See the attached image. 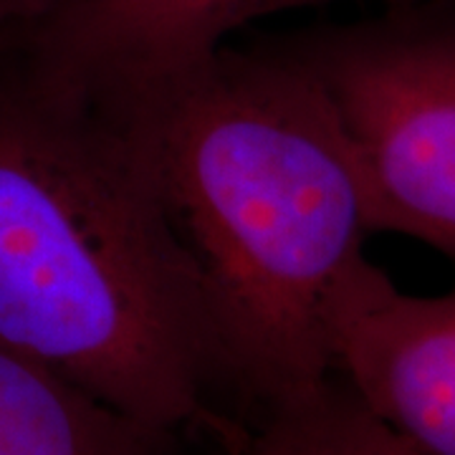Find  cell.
Segmentation results:
<instances>
[{
  "label": "cell",
  "instance_id": "1",
  "mask_svg": "<svg viewBox=\"0 0 455 455\" xmlns=\"http://www.w3.org/2000/svg\"><path fill=\"white\" fill-rule=\"evenodd\" d=\"M0 347L147 425L245 433L205 289L130 116L0 36Z\"/></svg>",
  "mask_w": 455,
  "mask_h": 455
},
{
  "label": "cell",
  "instance_id": "2",
  "mask_svg": "<svg viewBox=\"0 0 455 455\" xmlns=\"http://www.w3.org/2000/svg\"><path fill=\"white\" fill-rule=\"evenodd\" d=\"M130 119L205 289L245 423L324 385L329 299L377 230L314 74L276 36L228 44Z\"/></svg>",
  "mask_w": 455,
  "mask_h": 455
},
{
  "label": "cell",
  "instance_id": "3",
  "mask_svg": "<svg viewBox=\"0 0 455 455\" xmlns=\"http://www.w3.org/2000/svg\"><path fill=\"white\" fill-rule=\"evenodd\" d=\"M314 74L364 180L374 230L455 259V0H405L278 33Z\"/></svg>",
  "mask_w": 455,
  "mask_h": 455
},
{
  "label": "cell",
  "instance_id": "4",
  "mask_svg": "<svg viewBox=\"0 0 455 455\" xmlns=\"http://www.w3.org/2000/svg\"><path fill=\"white\" fill-rule=\"evenodd\" d=\"M326 3L337 0H59L3 38L51 84L134 114L212 61L245 26Z\"/></svg>",
  "mask_w": 455,
  "mask_h": 455
},
{
  "label": "cell",
  "instance_id": "5",
  "mask_svg": "<svg viewBox=\"0 0 455 455\" xmlns=\"http://www.w3.org/2000/svg\"><path fill=\"white\" fill-rule=\"evenodd\" d=\"M331 367L415 455H455V291L415 296L359 260L326 307Z\"/></svg>",
  "mask_w": 455,
  "mask_h": 455
},
{
  "label": "cell",
  "instance_id": "6",
  "mask_svg": "<svg viewBox=\"0 0 455 455\" xmlns=\"http://www.w3.org/2000/svg\"><path fill=\"white\" fill-rule=\"evenodd\" d=\"M188 440L0 347V455H188Z\"/></svg>",
  "mask_w": 455,
  "mask_h": 455
},
{
  "label": "cell",
  "instance_id": "7",
  "mask_svg": "<svg viewBox=\"0 0 455 455\" xmlns=\"http://www.w3.org/2000/svg\"><path fill=\"white\" fill-rule=\"evenodd\" d=\"M228 455H415L334 372L324 385L248 423Z\"/></svg>",
  "mask_w": 455,
  "mask_h": 455
},
{
  "label": "cell",
  "instance_id": "8",
  "mask_svg": "<svg viewBox=\"0 0 455 455\" xmlns=\"http://www.w3.org/2000/svg\"><path fill=\"white\" fill-rule=\"evenodd\" d=\"M56 3L59 0H0V36L49 13Z\"/></svg>",
  "mask_w": 455,
  "mask_h": 455
}]
</instances>
